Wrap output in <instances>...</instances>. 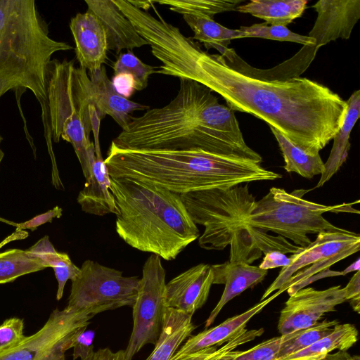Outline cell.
<instances>
[{"mask_svg":"<svg viewBox=\"0 0 360 360\" xmlns=\"http://www.w3.org/2000/svg\"><path fill=\"white\" fill-rule=\"evenodd\" d=\"M162 65L156 73L195 81L222 97L232 110L250 114L273 127L308 154L319 153L340 128L347 102L307 78L268 80L230 67L220 54L165 22L150 41Z\"/></svg>","mask_w":360,"mask_h":360,"instance_id":"6da1fadb","label":"cell"},{"mask_svg":"<svg viewBox=\"0 0 360 360\" xmlns=\"http://www.w3.org/2000/svg\"><path fill=\"white\" fill-rule=\"evenodd\" d=\"M111 143L134 150L199 148L262 161L245 143L233 110L207 87L186 79H179L177 94L168 104L132 117Z\"/></svg>","mask_w":360,"mask_h":360,"instance_id":"7a4b0ae2","label":"cell"},{"mask_svg":"<svg viewBox=\"0 0 360 360\" xmlns=\"http://www.w3.org/2000/svg\"><path fill=\"white\" fill-rule=\"evenodd\" d=\"M104 163L110 177L137 180L179 195L282 177L251 160L199 148L134 150L111 143Z\"/></svg>","mask_w":360,"mask_h":360,"instance_id":"3957f363","label":"cell"},{"mask_svg":"<svg viewBox=\"0 0 360 360\" xmlns=\"http://www.w3.org/2000/svg\"><path fill=\"white\" fill-rule=\"evenodd\" d=\"M110 179L118 209L115 230L127 245L172 261L199 238L179 194L134 179Z\"/></svg>","mask_w":360,"mask_h":360,"instance_id":"277c9868","label":"cell"},{"mask_svg":"<svg viewBox=\"0 0 360 360\" xmlns=\"http://www.w3.org/2000/svg\"><path fill=\"white\" fill-rule=\"evenodd\" d=\"M73 46L49 37L34 0H0V98L8 91H31L46 107L52 55Z\"/></svg>","mask_w":360,"mask_h":360,"instance_id":"5b68a950","label":"cell"},{"mask_svg":"<svg viewBox=\"0 0 360 360\" xmlns=\"http://www.w3.org/2000/svg\"><path fill=\"white\" fill-rule=\"evenodd\" d=\"M75 60L50 61L47 77L46 107L42 110L48 144L63 140L70 143L82 167L85 179L90 175L88 158L91 124L89 106L75 84Z\"/></svg>","mask_w":360,"mask_h":360,"instance_id":"8992f818","label":"cell"},{"mask_svg":"<svg viewBox=\"0 0 360 360\" xmlns=\"http://www.w3.org/2000/svg\"><path fill=\"white\" fill-rule=\"evenodd\" d=\"M308 191L288 193L283 188L272 187L262 199L255 201L245 224L265 232L271 231L292 240L302 248L312 241L307 234L324 231H345L326 220V212L359 214L352 203L325 205L302 197Z\"/></svg>","mask_w":360,"mask_h":360,"instance_id":"52a82bcc","label":"cell"},{"mask_svg":"<svg viewBox=\"0 0 360 360\" xmlns=\"http://www.w3.org/2000/svg\"><path fill=\"white\" fill-rule=\"evenodd\" d=\"M180 197L193 222L205 227L198 245L208 250H221L230 245L234 232L245 224L256 201L248 184L192 191Z\"/></svg>","mask_w":360,"mask_h":360,"instance_id":"ba28073f","label":"cell"},{"mask_svg":"<svg viewBox=\"0 0 360 360\" xmlns=\"http://www.w3.org/2000/svg\"><path fill=\"white\" fill-rule=\"evenodd\" d=\"M72 287L66 308L94 316L122 307H132L136 299L140 278L124 276L122 271L85 260Z\"/></svg>","mask_w":360,"mask_h":360,"instance_id":"9c48e42d","label":"cell"},{"mask_svg":"<svg viewBox=\"0 0 360 360\" xmlns=\"http://www.w3.org/2000/svg\"><path fill=\"white\" fill-rule=\"evenodd\" d=\"M166 271L161 258L150 255L143 264L135 302L132 305L133 328L125 355L127 360L147 344H155L161 332L165 300Z\"/></svg>","mask_w":360,"mask_h":360,"instance_id":"30bf717a","label":"cell"},{"mask_svg":"<svg viewBox=\"0 0 360 360\" xmlns=\"http://www.w3.org/2000/svg\"><path fill=\"white\" fill-rule=\"evenodd\" d=\"M92 316L65 307L54 309L44 326L0 353V360H65V352L85 330Z\"/></svg>","mask_w":360,"mask_h":360,"instance_id":"8fae6325","label":"cell"},{"mask_svg":"<svg viewBox=\"0 0 360 360\" xmlns=\"http://www.w3.org/2000/svg\"><path fill=\"white\" fill-rule=\"evenodd\" d=\"M75 81L80 94L89 106L94 107L103 119L110 116L124 129L130 122L131 114L136 110H147L148 105L129 100L119 95L108 78L105 68L103 65L97 71L88 72L82 67H75Z\"/></svg>","mask_w":360,"mask_h":360,"instance_id":"7c38bea8","label":"cell"},{"mask_svg":"<svg viewBox=\"0 0 360 360\" xmlns=\"http://www.w3.org/2000/svg\"><path fill=\"white\" fill-rule=\"evenodd\" d=\"M347 301L344 288L335 285L323 290L303 288L296 291L281 311L278 329L281 335L311 326L326 313Z\"/></svg>","mask_w":360,"mask_h":360,"instance_id":"4fadbf2b","label":"cell"},{"mask_svg":"<svg viewBox=\"0 0 360 360\" xmlns=\"http://www.w3.org/2000/svg\"><path fill=\"white\" fill-rule=\"evenodd\" d=\"M359 248L360 235L359 233L347 230L319 233L314 241L290 255V265L281 269L278 276L262 296L260 301L266 299L272 292L281 289L290 277L301 269L343 252L355 253L359 250Z\"/></svg>","mask_w":360,"mask_h":360,"instance_id":"5bb4252c","label":"cell"},{"mask_svg":"<svg viewBox=\"0 0 360 360\" xmlns=\"http://www.w3.org/2000/svg\"><path fill=\"white\" fill-rule=\"evenodd\" d=\"M312 7L317 18L308 37L315 40L317 51L339 38L349 39L360 18L359 0H320Z\"/></svg>","mask_w":360,"mask_h":360,"instance_id":"9a60e30c","label":"cell"},{"mask_svg":"<svg viewBox=\"0 0 360 360\" xmlns=\"http://www.w3.org/2000/svg\"><path fill=\"white\" fill-rule=\"evenodd\" d=\"M212 284L211 265L193 266L166 283L167 307L193 316L205 304Z\"/></svg>","mask_w":360,"mask_h":360,"instance_id":"2e32d148","label":"cell"},{"mask_svg":"<svg viewBox=\"0 0 360 360\" xmlns=\"http://www.w3.org/2000/svg\"><path fill=\"white\" fill-rule=\"evenodd\" d=\"M70 29L79 66L88 72L100 70L105 63L108 51L106 34L100 20L86 10L70 19Z\"/></svg>","mask_w":360,"mask_h":360,"instance_id":"e0dca14e","label":"cell"},{"mask_svg":"<svg viewBox=\"0 0 360 360\" xmlns=\"http://www.w3.org/2000/svg\"><path fill=\"white\" fill-rule=\"evenodd\" d=\"M91 169L83 189L77 198L83 212L97 216L118 214L115 198L110 191L111 179L103 157H96L94 142L88 149Z\"/></svg>","mask_w":360,"mask_h":360,"instance_id":"ac0fdd59","label":"cell"},{"mask_svg":"<svg viewBox=\"0 0 360 360\" xmlns=\"http://www.w3.org/2000/svg\"><path fill=\"white\" fill-rule=\"evenodd\" d=\"M85 3L87 10L97 17L104 27L108 50L119 54L124 49L131 51L149 45L112 0H85Z\"/></svg>","mask_w":360,"mask_h":360,"instance_id":"d6986e66","label":"cell"},{"mask_svg":"<svg viewBox=\"0 0 360 360\" xmlns=\"http://www.w3.org/2000/svg\"><path fill=\"white\" fill-rule=\"evenodd\" d=\"M211 266L213 272V284H224L225 287L220 300L205 321L206 328L214 323L227 302L245 290L261 283L268 273V270L242 262L227 261Z\"/></svg>","mask_w":360,"mask_h":360,"instance_id":"ffe728a7","label":"cell"},{"mask_svg":"<svg viewBox=\"0 0 360 360\" xmlns=\"http://www.w3.org/2000/svg\"><path fill=\"white\" fill-rule=\"evenodd\" d=\"M230 245L229 262H242L248 264L260 258L262 253L279 251L283 254H293L302 248L281 236L268 234L246 224L234 232Z\"/></svg>","mask_w":360,"mask_h":360,"instance_id":"44dd1931","label":"cell"},{"mask_svg":"<svg viewBox=\"0 0 360 360\" xmlns=\"http://www.w3.org/2000/svg\"><path fill=\"white\" fill-rule=\"evenodd\" d=\"M277 296L278 295L276 292L245 312L232 316L217 326L205 330L189 338L176 351L171 360H178L185 355L201 349L224 345L246 329L250 319L261 311Z\"/></svg>","mask_w":360,"mask_h":360,"instance_id":"7402d4cb","label":"cell"},{"mask_svg":"<svg viewBox=\"0 0 360 360\" xmlns=\"http://www.w3.org/2000/svg\"><path fill=\"white\" fill-rule=\"evenodd\" d=\"M195 328L192 315L167 307L160 334L146 360H171Z\"/></svg>","mask_w":360,"mask_h":360,"instance_id":"603a6c76","label":"cell"},{"mask_svg":"<svg viewBox=\"0 0 360 360\" xmlns=\"http://www.w3.org/2000/svg\"><path fill=\"white\" fill-rule=\"evenodd\" d=\"M347 102V109L343 122L333 137V145L324 170L315 188L323 186L340 169L346 161L350 148L349 137L352 128L360 115V90L355 91Z\"/></svg>","mask_w":360,"mask_h":360,"instance_id":"cb8c5ba5","label":"cell"},{"mask_svg":"<svg viewBox=\"0 0 360 360\" xmlns=\"http://www.w3.org/2000/svg\"><path fill=\"white\" fill-rule=\"evenodd\" d=\"M307 4L306 0H251L236 10L250 13L271 25L287 26L302 15Z\"/></svg>","mask_w":360,"mask_h":360,"instance_id":"d4e9b609","label":"cell"},{"mask_svg":"<svg viewBox=\"0 0 360 360\" xmlns=\"http://www.w3.org/2000/svg\"><path fill=\"white\" fill-rule=\"evenodd\" d=\"M358 340V330L351 323L337 324L333 331L307 347L278 360H320L335 350L347 351Z\"/></svg>","mask_w":360,"mask_h":360,"instance_id":"484cf974","label":"cell"},{"mask_svg":"<svg viewBox=\"0 0 360 360\" xmlns=\"http://www.w3.org/2000/svg\"><path fill=\"white\" fill-rule=\"evenodd\" d=\"M34 257L39 259L44 265L52 267L58 281L56 299L60 300L63 295L64 288L68 280L75 278L79 272L77 267L65 252H58L46 236L27 250Z\"/></svg>","mask_w":360,"mask_h":360,"instance_id":"4316f807","label":"cell"},{"mask_svg":"<svg viewBox=\"0 0 360 360\" xmlns=\"http://www.w3.org/2000/svg\"><path fill=\"white\" fill-rule=\"evenodd\" d=\"M183 18L194 32L191 38L203 44L207 50L217 46L228 47L232 39L244 38L240 30L224 27L207 16L184 14Z\"/></svg>","mask_w":360,"mask_h":360,"instance_id":"83f0119b","label":"cell"},{"mask_svg":"<svg viewBox=\"0 0 360 360\" xmlns=\"http://www.w3.org/2000/svg\"><path fill=\"white\" fill-rule=\"evenodd\" d=\"M269 127L278 141L285 161L283 167L286 172H295L307 179L323 173L324 162L319 153L315 155L307 153L277 129L273 127Z\"/></svg>","mask_w":360,"mask_h":360,"instance_id":"f1b7e54d","label":"cell"},{"mask_svg":"<svg viewBox=\"0 0 360 360\" xmlns=\"http://www.w3.org/2000/svg\"><path fill=\"white\" fill-rule=\"evenodd\" d=\"M46 268L39 259L27 250H8L0 253V284L13 282L21 276Z\"/></svg>","mask_w":360,"mask_h":360,"instance_id":"f546056e","label":"cell"},{"mask_svg":"<svg viewBox=\"0 0 360 360\" xmlns=\"http://www.w3.org/2000/svg\"><path fill=\"white\" fill-rule=\"evenodd\" d=\"M243 0H154L167 5L169 10L180 14H193L211 18L219 13L235 10Z\"/></svg>","mask_w":360,"mask_h":360,"instance_id":"4dcf8cb0","label":"cell"},{"mask_svg":"<svg viewBox=\"0 0 360 360\" xmlns=\"http://www.w3.org/2000/svg\"><path fill=\"white\" fill-rule=\"evenodd\" d=\"M338 323L337 320L325 319L311 326L291 332L290 338L283 344L276 360L307 347L330 333Z\"/></svg>","mask_w":360,"mask_h":360,"instance_id":"1f68e13d","label":"cell"},{"mask_svg":"<svg viewBox=\"0 0 360 360\" xmlns=\"http://www.w3.org/2000/svg\"><path fill=\"white\" fill-rule=\"evenodd\" d=\"M244 38L257 37L281 41H292L304 46H314L315 40L308 36L298 34L290 30L287 26L268 25L266 22L254 24L251 26H241Z\"/></svg>","mask_w":360,"mask_h":360,"instance_id":"d6a6232c","label":"cell"},{"mask_svg":"<svg viewBox=\"0 0 360 360\" xmlns=\"http://www.w3.org/2000/svg\"><path fill=\"white\" fill-rule=\"evenodd\" d=\"M264 333L263 328L247 330L221 346L211 347L184 356L178 360H222L238 347L255 340Z\"/></svg>","mask_w":360,"mask_h":360,"instance_id":"836d02e7","label":"cell"},{"mask_svg":"<svg viewBox=\"0 0 360 360\" xmlns=\"http://www.w3.org/2000/svg\"><path fill=\"white\" fill-rule=\"evenodd\" d=\"M112 68L114 75L122 72L131 75L136 82V91H141L146 88L150 76L156 73L158 68L146 64L128 51L118 56Z\"/></svg>","mask_w":360,"mask_h":360,"instance_id":"e575fe53","label":"cell"},{"mask_svg":"<svg viewBox=\"0 0 360 360\" xmlns=\"http://www.w3.org/2000/svg\"><path fill=\"white\" fill-rule=\"evenodd\" d=\"M290 335V333L272 338L246 351L234 350L229 360H276L283 344Z\"/></svg>","mask_w":360,"mask_h":360,"instance_id":"d590c367","label":"cell"},{"mask_svg":"<svg viewBox=\"0 0 360 360\" xmlns=\"http://www.w3.org/2000/svg\"><path fill=\"white\" fill-rule=\"evenodd\" d=\"M24 321L18 317L6 319L0 325V353L18 345L25 337Z\"/></svg>","mask_w":360,"mask_h":360,"instance_id":"8d00e7d4","label":"cell"},{"mask_svg":"<svg viewBox=\"0 0 360 360\" xmlns=\"http://www.w3.org/2000/svg\"><path fill=\"white\" fill-rule=\"evenodd\" d=\"M94 339L93 330H84L75 339L73 348V360L80 358L81 360H91L94 356Z\"/></svg>","mask_w":360,"mask_h":360,"instance_id":"74e56055","label":"cell"},{"mask_svg":"<svg viewBox=\"0 0 360 360\" xmlns=\"http://www.w3.org/2000/svg\"><path fill=\"white\" fill-rule=\"evenodd\" d=\"M111 82L115 91L125 98L128 99L136 91L135 80L129 73L114 75Z\"/></svg>","mask_w":360,"mask_h":360,"instance_id":"f35d334b","label":"cell"},{"mask_svg":"<svg viewBox=\"0 0 360 360\" xmlns=\"http://www.w3.org/2000/svg\"><path fill=\"white\" fill-rule=\"evenodd\" d=\"M62 208L58 206L53 207L52 210L47 211L45 213L41 214L32 219L17 224L16 230L30 229L35 230L38 226L47 223L51 222L54 218H60L62 216Z\"/></svg>","mask_w":360,"mask_h":360,"instance_id":"ab89813d","label":"cell"},{"mask_svg":"<svg viewBox=\"0 0 360 360\" xmlns=\"http://www.w3.org/2000/svg\"><path fill=\"white\" fill-rule=\"evenodd\" d=\"M344 289L347 301H349L353 309L359 314L360 309V271H356Z\"/></svg>","mask_w":360,"mask_h":360,"instance_id":"60d3db41","label":"cell"},{"mask_svg":"<svg viewBox=\"0 0 360 360\" xmlns=\"http://www.w3.org/2000/svg\"><path fill=\"white\" fill-rule=\"evenodd\" d=\"M290 264V258L279 251H272L264 255L259 267L268 270L278 267H286Z\"/></svg>","mask_w":360,"mask_h":360,"instance_id":"b9f144b4","label":"cell"},{"mask_svg":"<svg viewBox=\"0 0 360 360\" xmlns=\"http://www.w3.org/2000/svg\"><path fill=\"white\" fill-rule=\"evenodd\" d=\"M91 360H127V358L124 350L114 352L109 348H104L95 352Z\"/></svg>","mask_w":360,"mask_h":360,"instance_id":"7bdbcfd3","label":"cell"},{"mask_svg":"<svg viewBox=\"0 0 360 360\" xmlns=\"http://www.w3.org/2000/svg\"><path fill=\"white\" fill-rule=\"evenodd\" d=\"M320 360H360V357L359 355H352L347 351H337Z\"/></svg>","mask_w":360,"mask_h":360,"instance_id":"ee69618b","label":"cell"},{"mask_svg":"<svg viewBox=\"0 0 360 360\" xmlns=\"http://www.w3.org/2000/svg\"><path fill=\"white\" fill-rule=\"evenodd\" d=\"M28 233L23 230H16L11 236L6 238L4 241L0 243V248L4 245V244L14 240H20L27 236Z\"/></svg>","mask_w":360,"mask_h":360,"instance_id":"f6af8a7d","label":"cell"},{"mask_svg":"<svg viewBox=\"0 0 360 360\" xmlns=\"http://www.w3.org/2000/svg\"><path fill=\"white\" fill-rule=\"evenodd\" d=\"M129 1L136 8H138L142 11H148L149 8L152 6V4H153V1Z\"/></svg>","mask_w":360,"mask_h":360,"instance_id":"bcb514c9","label":"cell"},{"mask_svg":"<svg viewBox=\"0 0 360 360\" xmlns=\"http://www.w3.org/2000/svg\"><path fill=\"white\" fill-rule=\"evenodd\" d=\"M360 271V259H357L354 262L348 266L344 271H342V274L346 275L348 273L352 271Z\"/></svg>","mask_w":360,"mask_h":360,"instance_id":"7dc6e473","label":"cell"},{"mask_svg":"<svg viewBox=\"0 0 360 360\" xmlns=\"http://www.w3.org/2000/svg\"><path fill=\"white\" fill-rule=\"evenodd\" d=\"M3 140L2 137L0 136V141ZM4 152L0 149V164L4 158Z\"/></svg>","mask_w":360,"mask_h":360,"instance_id":"c3c4849f","label":"cell"}]
</instances>
